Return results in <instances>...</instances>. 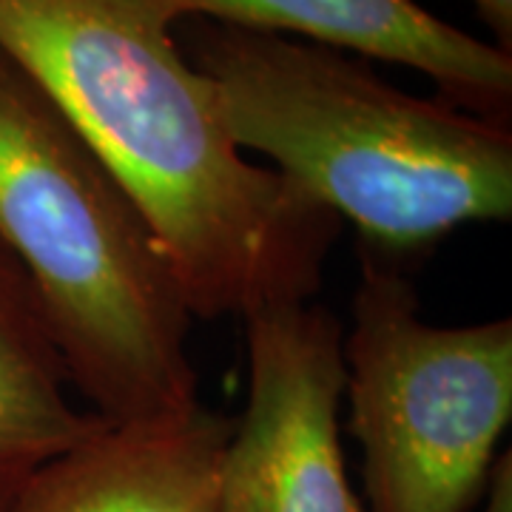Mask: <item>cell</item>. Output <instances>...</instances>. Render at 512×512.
Wrapping results in <instances>:
<instances>
[{
	"mask_svg": "<svg viewBox=\"0 0 512 512\" xmlns=\"http://www.w3.org/2000/svg\"><path fill=\"white\" fill-rule=\"evenodd\" d=\"M367 512H467L512 419V319L427 325L393 259L362 251L345 336Z\"/></svg>",
	"mask_w": 512,
	"mask_h": 512,
	"instance_id": "cell-4",
	"label": "cell"
},
{
	"mask_svg": "<svg viewBox=\"0 0 512 512\" xmlns=\"http://www.w3.org/2000/svg\"><path fill=\"white\" fill-rule=\"evenodd\" d=\"M231 430L202 404L174 419L109 424L20 478L6 512H220Z\"/></svg>",
	"mask_w": 512,
	"mask_h": 512,
	"instance_id": "cell-7",
	"label": "cell"
},
{
	"mask_svg": "<svg viewBox=\"0 0 512 512\" xmlns=\"http://www.w3.org/2000/svg\"><path fill=\"white\" fill-rule=\"evenodd\" d=\"M248 399L220 464V512H367L350 487L339 430L345 330L316 302L242 316Z\"/></svg>",
	"mask_w": 512,
	"mask_h": 512,
	"instance_id": "cell-5",
	"label": "cell"
},
{
	"mask_svg": "<svg viewBox=\"0 0 512 512\" xmlns=\"http://www.w3.org/2000/svg\"><path fill=\"white\" fill-rule=\"evenodd\" d=\"M0 245L18 259L69 370L106 424L200 402L191 319L163 242L120 177L0 52Z\"/></svg>",
	"mask_w": 512,
	"mask_h": 512,
	"instance_id": "cell-3",
	"label": "cell"
},
{
	"mask_svg": "<svg viewBox=\"0 0 512 512\" xmlns=\"http://www.w3.org/2000/svg\"><path fill=\"white\" fill-rule=\"evenodd\" d=\"M185 57L208 80L239 151L402 259L467 222L512 217V131L444 97L402 92L362 57L200 23Z\"/></svg>",
	"mask_w": 512,
	"mask_h": 512,
	"instance_id": "cell-2",
	"label": "cell"
},
{
	"mask_svg": "<svg viewBox=\"0 0 512 512\" xmlns=\"http://www.w3.org/2000/svg\"><path fill=\"white\" fill-rule=\"evenodd\" d=\"M0 52L143 208L194 316L313 299L342 220L245 160L157 0H0Z\"/></svg>",
	"mask_w": 512,
	"mask_h": 512,
	"instance_id": "cell-1",
	"label": "cell"
},
{
	"mask_svg": "<svg viewBox=\"0 0 512 512\" xmlns=\"http://www.w3.org/2000/svg\"><path fill=\"white\" fill-rule=\"evenodd\" d=\"M69 387L35 285L0 245V478H23L109 427L77 410Z\"/></svg>",
	"mask_w": 512,
	"mask_h": 512,
	"instance_id": "cell-8",
	"label": "cell"
},
{
	"mask_svg": "<svg viewBox=\"0 0 512 512\" xmlns=\"http://www.w3.org/2000/svg\"><path fill=\"white\" fill-rule=\"evenodd\" d=\"M165 18H205L234 29L308 40L430 77L458 109L504 120L512 55L427 12L419 0H157Z\"/></svg>",
	"mask_w": 512,
	"mask_h": 512,
	"instance_id": "cell-6",
	"label": "cell"
},
{
	"mask_svg": "<svg viewBox=\"0 0 512 512\" xmlns=\"http://www.w3.org/2000/svg\"><path fill=\"white\" fill-rule=\"evenodd\" d=\"M484 507L481 512H512V456L501 453L484 484Z\"/></svg>",
	"mask_w": 512,
	"mask_h": 512,
	"instance_id": "cell-9",
	"label": "cell"
},
{
	"mask_svg": "<svg viewBox=\"0 0 512 512\" xmlns=\"http://www.w3.org/2000/svg\"><path fill=\"white\" fill-rule=\"evenodd\" d=\"M493 32V43L512 55V0H470Z\"/></svg>",
	"mask_w": 512,
	"mask_h": 512,
	"instance_id": "cell-10",
	"label": "cell"
},
{
	"mask_svg": "<svg viewBox=\"0 0 512 512\" xmlns=\"http://www.w3.org/2000/svg\"><path fill=\"white\" fill-rule=\"evenodd\" d=\"M20 478H0V512L9 510V501H12V495L18 490Z\"/></svg>",
	"mask_w": 512,
	"mask_h": 512,
	"instance_id": "cell-11",
	"label": "cell"
}]
</instances>
